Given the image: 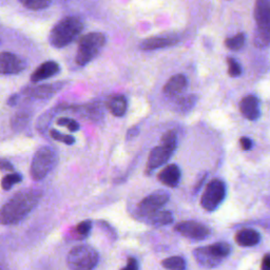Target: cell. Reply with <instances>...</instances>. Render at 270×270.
<instances>
[{
	"mask_svg": "<svg viewBox=\"0 0 270 270\" xmlns=\"http://www.w3.org/2000/svg\"><path fill=\"white\" fill-rule=\"evenodd\" d=\"M42 192L37 189H25L15 194L0 209V224L15 225L24 220L39 202Z\"/></svg>",
	"mask_w": 270,
	"mask_h": 270,
	"instance_id": "1",
	"label": "cell"
},
{
	"mask_svg": "<svg viewBox=\"0 0 270 270\" xmlns=\"http://www.w3.org/2000/svg\"><path fill=\"white\" fill-rule=\"evenodd\" d=\"M83 22L77 16H67L60 19L51 30L49 42L53 48L63 49L72 43L81 34Z\"/></svg>",
	"mask_w": 270,
	"mask_h": 270,
	"instance_id": "2",
	"label": "cell"
},
{
	"mask_svg": "<svg viewBox=\"0 0 270 270\" xmlns=\"http://www.w3.org/2000/svg\"><path fill=\"white\" fill-rule=\"evenodd\" d=\"M106 44V36L99 32L88 33L80 38L75 61L78 66H86L93 60Z\"/></svg>",
	"mask_w": 270,
	"mask_h": 270,
	"instance_id": "3",
	"label": "cell"
},
{
	"mask_svg": "<svg viewBox=\"0 0 270 270\" xmlns=\"http://www.w3.org/2000/svg\"><path fill=\"white\" fill-rule=\"evenodd\" d=\"M254 18L257 22L254 44L259 48H267L270 44V0H257Z\"/></svg>",
	"mask_w": 270,
	"mask_h": 270,
	"instance_id": "4",
	"label": "cell"
},
{
	"mask_svg": "<svg viewBox=\"0 0 270 270\" xmlns=\"http://www.w3.org/2000/svg\"><path fill=\"white\" fill-rule=\"evenodd\" d=\"M57 152L49 146H44L36 151L31 164V176L35 181H41L57 165Z\"/></svg>",
	"mask_w": 270,
	"mask_h": 270,
	"instance_id": "5",
	"label": "cell"
},
{
	"mask_svg": "<svg viewBox=\"0 0 270 270\" xmlns=\"http://www.w3.org/2000/svg\"><path fill=\"white\" fill-rule=\"evenodd\" d=\"M67 263L71 270H93L98 263V253L88 245H79L68 253Z\"/></svg>",
	"mask_w": 270,
	"mask_h": 270,
	"instance_id": "6",
	"label": "cell"
},
{
	"mask_svg": "<svg viewBox=\"0 0 270 270\" xmlns=\"http://www.w3.org/2000/svg\"><path fill=\"white\" fill-rule=\"evenodd\" d=\"M226 187L221 180H213L207 185L200 198V205L207 211H213L225 198Z\"/></svg>",
	"mask_w": 270,
	"mask_h": 270,
	"instance_id": "7",
	"label": "cell"
},
{
	"mask_svg": "<svg viewBox=\"0 0 270 270\" xmlns=\"http://www.w3.org/2000/svg\"><path fill=\"white\" fill-rule=\"evenodd\" d=\"M60 111H71L83 119L100 121L104 117V107L102 103L92 102L84 105H59Z\"/></svg>",
	"mask_w": 270,
	"mask_h": 270,
	"instance_id": "8",
	"label": "cell"
},
{
	"mask_svg": "<svg viewBox=\"0 0 270 270\" xmlns=\"http://www.w3.org/2000/svg\"><path fill=\"white\" fill-rule=\"evenodd\" d=\"M175 231L192 241H203L210 234L209 228L194 221H186L177 224Z\"/></svg>",
	"mask_w": 270,
	"mask_h": 270,
	"instance_id": "9",
	"label": "cell"
},
{
	"mask_svg": "<svg viewBox=\"0 0 270 270\" xmlns=\"http://www.w3.org/2000/svg\"><path fill=\"white\" fill-rule=\"evenodd\" d=\"M27 68L26 61L11 52L0 53V75H16Z\"/></svg>",
	"mask_w": 270,
	"mask_h": 270,
	"instance_id": "10",
	"label": "cell"
},
{
	"mask_svg": "<svg viewBox=\"0 0 270 270\" xmlns=\"http://www.w3.org/2000/svg\"><path fill=\"white\" fill-rule=\"evenodd\" d=\"M169 200V194L166 191H156L146 196L138 206V209L143 215H150L160 210Z\"/></svg>",
	"mask_w": 270,
	"mask_h": 270,
	"instance_id": "11",
	"label": "cell"
},
{
	"mask_svg": "<svg viewBox=\"0 0 270 270\" xmlns=\"http://www.w3.org/2000/svg\"><path fill=\"white\" fill-rule=\"evenodd\" d=\"M66 82H55V83H47L41 84L37 87H29L26 88L22 93L28 97L34 99H48L53 95H55L58 91L65 87Z\"/></svg>",
	"mask_w": 270,
	"mask_h": 270,
	"instance_id": "12",
	"label": "cell"
},
{
	"mask_svg": "<svg viewBox=\"0 0 270 270\" xmlns=\"http://www.w3.org/2000/svg\"><path fill=\"white\" fill-rule=\"evenodd\" d=\"M60 72V66L54 60L44 61L38 67L31 75V80L33 82H38L41 80L49 79L51 77L57 75Z\"/></svg>",
	"mask_w": 270,
	"mask_h": 270,
	"instance_id": "13",
	"label": "cell"
},
{
	"mask_svg": "<svg viewBox=\"0 0 270 270\" xmlns=\"http://www.w3.org/2000/svg\"><path fill=\"white\" fill-rule=\"evenodd\" d=\"M188 86L187 77L183 74H176L172 76L164 87V94L168 97H174L180 95L186 90Z\"/></svg>",
	"mask_w": 270,
	"mask_h": 270,
	"instance_id": "14",
	"label": "cell"
},
{
	"mask_svg": "<svg viewBox=\"0 0 270 270\" xmlns=\"http://www.w3.org/2000/svg\"><path fill=\"white\" fill-rule=\"evenodd\" d=\"M173 152L174 151L168 149L163 145L155 147L150 153V156L148 159V168L150 170H153V169H156L160 166H163L165 163H167L168 159L171 157Z\"/></svg>",
	"mask_w": 270,
	"mask_h": 270,
	"instance_id": "15",
	"label": "cell"
},
{
	"mask_svg": "<svg viewBox=\"0 0 270 270\" xmlns=\"http://www.w3.org/2000/svg\"><path fill=\"white\" fill-rule=\"evenodd\" d=\"M177 42V38L174 36H157V37H150L142 41L141 49L145 51H152L161 48L171 47Z\"/></svg>",
	"mask_w": 270,
	"mask_h": 270,
	"instance_id": "16",
	"label": "cell"
},
{
	"mask_svg": "<svg viewBox=\"0 0 270 270\" xmlns=\"http://www.w3.org/2000/svg\"><path fill=\"white\" fill-rule=\"evenodd\" d=\"M240 110L244 116L249 120H257L260 117L259 100L254 95H248L240 103Z\"/></svg>",
	"mask_w": 270,
	"mask_h": 270,
	"instance_id": "17",
	"label": "cell"
},
{
	"mask_svg": "<svg viewBox=\"0 0 270 270\" xmlns=\"http://www.w3.org/2000/svg\"><path fill=\"white\" fill-rule=\"evenodd\" d=\"M193 256L197 263L205 268H213L221 264L222 260L210 251L209 247H200L193 251Z\"/></svg>",
	"mask_w": 270,
	"mask_h": 270,
	"instance_id": "18",
	"label": "cell"
},
{
	"mask_svg": "<svg viewBox=\"0 0 270 270\" xmlns=\"http://www.w3.org/2000/svg\"><path fill=\"white\" fill-rule=\"evenodd\" d=\"M158 180L168 187H176L181 181V169L176 165H168L159 172Z\"/></svg>",
	"mask_w": 270,
	"mask_h": 270,
	"instance_id": "19",
	"label": "cell"
},
{
	"mask_svg": "<svg viewBox=\"0 0 270 270\" xmlns=\"http://www.w3.org/2000/svg\"><path fill=\"white\" fill-rule=\"evenodd\" d=\"M260 240H261L260 233L254 229H249V228L242 229L235 234V242L238 245L245 246V247L258 245L260 243Z\"/></svg>",
	"mask_w": 270,
	"mask_h": 270,
	"instance_id": "20",
	"label": "cell"
},
{
	"mask_svg": "<svg viewBox=\"0 0 270 270\" xmlns=\"http://www.w3.org/2000/svg\"><path fill=\"white\" fill-rule=\"evenodd\" d=\"M31 119H32V111H30L28 109H22L16 112L11 120L13 130L16 131V132L22 131L29 126Z\"/></svg>",
	"mask_w": 270,
	"mask_h": 270,
	"instance_id": "21",
	"label": "cell"
},
{
	"mask_svg": "<svg viewBox=\"0 0 270 270\" xmlns=\"http://www.w3.org/2000/svg\"><path fill=\"white\" fill-rule=\"evenodd\" d=\"M108 108H109L110 112L114 115V116H123L127 112L128 103L125 96L122 95H116L113 96L109 103H108Z\"/></svg>",
	"mask_w": 270,
	"mask_h": 270,
	"instance_id": "22",
	"label": "cell"
},
{
	"mask_svg": "<svg viewBox=\"0 0 270 270\" xmlns=\"http://www.w3.org/2000/svg\"><path fill=\"white\" fill-rule=\"evenodd\" d=\"M148 223L150 225L154 227H160V226H166L171 224L173 222V215L170 211H164V210H158L154 212L147 217Z\"/></svg>",
	"mask_w": 270,
	"mask_h": 270,
	"instance_id": "23",
	"label": "cell"
},
{
	"mask_svg": "<svg viewBox=\"0 0 270 270\" xmlns=\"http://www.w3.org/2000/svg\"><path fill=\"white\" fill-rule=\"evenodd\" d=\"M196 102H197V96L193 94L181 97L180 99H177V102L175 104V110L180 113L189 112L192 108L194 107Z\"/></svg>",
	"mask_w": 270,
	"mask_h": 270,
	"instance_id": "24",
	"label": "cell"
},
{
	"mask_svg": "<svg viewBox=\"0 0 270 270\" xmlns=\"http://www.w3.org/2000/svg\"><path fill=\"white\" fill-rule=\"evenodd\" d=\"M163 266L168 270H185L186 269V262L181 257H171L165 259L161 262Z\"/></svg>",
	"mask_w": 270,
	"mask_h": 270,
	"instance_id": "25",
	"label": "cell"
},
{
	"mask_svg": "<svg viewBox=\"0 0 270 270\" xmlns=\"http://www.w3.org/2000/svg\"><path fill=\"white\" fill-rule=\"evenodd\" d=\"M19 2L29 10L39 11L49 7L52 3V0H19Z\"/></svg>",
	"mask_w": 270,
	"mask_h": 270,
	"instance_id": "26",
	"label": "cell"
},
{
	"mask_svg": "<svg viewBox=\"0 0 270 270\" xmlns=\"http://www.w3.org/2000/svg\"><path fill=\"white\" fill-rule=\"evenodd\" d=\"M208 247H209L210 251L214 254V256L218 257L221 260L228 257L230 251H231L230 245L227 243H215V244H212Z\"/></svg>",
	"mask_w": 270,
	"mask_h": 270,
	"instance_id": "27",
	"label": "cell"
},
{
	"mask_svg": "<svg viewBox=\"0 0 270 270\" xmlns=\"http://www.w3.org/2000/svg\"><path fill=\"white\" fill-rule=\"evenodd\" d=\"M245 40H246V36L244 33H238L232 37L228 38V39L225 41L226 47L232 51H238L241 50L244 44H245Z\"/></svg>",
	"mask_w": 270,
	"mask_h": 270,
	"instance_id": "28",
	"label": "cell"
},
{
	"mask_svg": "<svg viewBox=\"0 0 270 270\" xmlns=\"http://www.w3.org/2000/svg\"><path fill=\"white\" fill-rule=\"evenodd\" d=\"M57 111H60L58 107L56 108V109L49 110L48 112H45L43 115H41L37 121V129L39 131H44L45 129H48L50 122L52 121L53 117L56 115Z\"/></svg>",
	"mask_w": 270,
	"mask_h": 270,
	"instance_id": "29",
	"label": "cell"
},
{
	"mask_svg": "<svg viewBox=\"0 0 270 270\" xmlns=\"http://www.w3.org/2000/svg\"><path fill=\"white\" fill-rule=\"evenodd\" d=\"M161 145L165 146L168 149L175 151L177 146V135L174 131L170 130L163 135V137H161Z\"/></svg>",
	"mask_w": 270,
	"mask_h": 270,
	"instance_id": "30",
	"label": "cell"
},
{
	"mask_svg": "<svg viewBox=\"0 0 270 270\" xmlns=\"http://www.w3.org/2000/svg\"><path fill=\"white\" fill-rule=\"evenodd\" d=\"M50 136L53 138V140H55V141L60 142L63 144H66V145H69V146L75 144V142H76L74 136L64 134V133L59 132V131H57L55 129H51L50 130Z\"/></svg>",
	"mask_w": 270,
	"mask_h": 270,
	"instance_id": "31",
	"label": "cell"
},
{
	"mask_svg": "<svg viewBox=\"0 0 270 270\" xmlns=\"http://www.w3.org/2000/svg\"><path fill=\"white\" fill-rule=\"evenodd\" d=\"M22 181V176L19 173H12L4 176L1 181V187L3 190H10L13 185L20 183Z\"/></svg>",
	"mask_w": 270,
	"mask_h": 270,
	"instance_id": "32",
	"label": "cell"
},
{
	"mask_svg": "<svg viewBox=\"0 0 270 270\" xmlns=\"http://www.w3.org/2000/svg\"><path fill=\"white\" fill-rule=\"evenodd\" d=\"M57 125L61 126V127H66L69 131H71V132H77V131L79 130L80 126L79 122L70 118V117H60L57 119Z\"/></svg>",
	"mask_w": 270,
	"mask_h": 270,
	"instance_id": "33",
	"label": "cell"
},
{
	"mask_svg": "<svg viewBox=\"0 0 270 270\" xmlns=\"http://www.w3.org/2000/svg\"><path fill=\"white\" fill-rule=\"evenodd\" d=\"M228 72L231 77H238L242 74V68L234 58H228Z\"/></svg>",
	"mask_w": 270,
	"mask_h": 270,
	"instance_id": "34",
	"label": "cell"
},
{
	"mask_svg": "<svg viewBox=\"0 0 270 270\" xmlns=\"http://www.w3.org/2000/svg\"><path fill=\"white\" fill-rule=\"evenodd\" d=\"M91 228H92V222L91 221H83L76 226V232L81 237H86L89 235Z\"/></svg>",
	"mask_w": 270,
	"mask_h": 270,
	"instance_id": "35",
	"label": "cell"
},
{
	"mask_svg": "<svg viewBox=\"0 0 270 270\" xmlns=\"http://www.w3.org/2000/svg\"><path fill=\"white\" fill-rule=\"evenodd\" d=\"M240 144L242 146V149L243 150H250L252 148V141L250 140L249 137H241L240 140Z\"/></svg>",
	"mask_w": 270,
	"mask_h": 270,
	"instance_id": "36",
	"label": "cell"
},
{
	"mask_svg": "<svg viewBox=\"0 0 270 270\" xmlns=\"http://www.w3.org/2000/svg\"><path fill=\"white\" fill-rule=\"evenodd\" d=\"M0 170H2V171H13L14 167L9 160L0 159Z\"/></svg>",
	"mask_w": 270,
	"mask_h": 270,
	"instance_id": "37",
	"label": "cell"
},
{
	"mask_svg": "<svg viewBox=\"0 0 270 270\" xmlns=\"http://www.w3.org/2000/svg\"><path fill=\"white\" fill-rule=\"evenodd\" d=\"M121 270H138V263L137 261L134 258H130L128 260V264L125 268H122Z\"/></svg>",
	"mask_w": 270,
	"mask_h": 270,
	"instance_id": "38",
	"label": "cell"
},
{
	"mask_svg": "<svg viewBox=\"0 0 270 270\" xmlns=\"http://www.w3.org/2000/svg\"><path fill=\"white\" fill-rule=\"evenodd\" d=\"M262 270H270V253L266 254V256L262 260V265H261Z\"/></svg>",
	"mask_w": 270,
	"mask_h": 270,
	"instance_id": "39",
	"label": "cell"
},
{
	"mask_svg": "<svg viewBox=\"0 0 270 270\" xmlns=\"http://www.w3.org/2000/svg\"><path fill=\"white\" fill-rule=\"evenodd\" d=\"M18 99H19L18 94H13L9 97V99H7V105L11 106V107H15L18 103Z\"/></svg>",
	"mask_w": 270,
	"mask_h": 270,
	"instance_id": "40",
	"label": "cell"
},
{
	"mask_svg": "<svg viewBox=\"0 0 270 270\" xmlns=\"http://www.w3.org/2000/svg\"><path fill=\"white\" fill-rule=\"evenodd\" d=\"M138 133H140V129H138L137 127H133V128H131L129 131H128V134H127V137L128 138H132L134 136H136Z\"/></svg>",
	"mask_w": 270,
	"mask_h": 270,
	"instance_id": "41",
	"label": "cell"
},
{
	"mask_svg": "<svg viewBox=\"0 0 270 270\" xmlns=\"http://www.w3.org/2000/svg\"><path fill=\"white\" fill-rule=\"evenodd\" d=\"M0 270H6V269H5V267H4L1 263H0Z\"/></svg>",
	"mask_w": 270,
	"mask_h": 270,
	"instance_id": "42",
	"label": "cell"
},
{
	"mask_svg": "<svg viewBox=\"0 0 270 270\" xmlns=\"http://www.w3.org/2000/svg\"><path fill=\"white\" fill-rule=\"evenodd\" d=\"M58 1H61V2H67V1H70V0H58Z\"/></svg>",
	"mask_w": 270,
	"mask_h": 270,
	"instance_id": "43",
	"label": "cell"
},
{
	"mask_svg": "<svg viewBox=\"0 0 270 270\" xmlns=\"http://www.w3.org/2000/svg\"><path fill=\"white\" fill-rule=\"evenodd\" d=\"M0 44H1V37H0Z\"/></svg>",
	"mask_w": 270,
	"mask_h": 270,
	"instance_id": "44",
	"label": "cell"
}]
</instances>
